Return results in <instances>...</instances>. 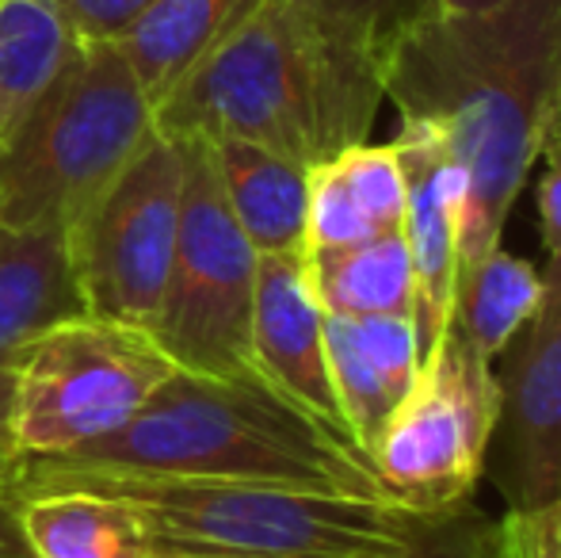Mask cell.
Instances as JSON below:
<instances>
[{
	"label": "cell",
	"mask_w": 561,
	"mask_h": 558,
	"mask_svg": "<svg viewBox=\"0 0 561 558\" xmlns=\"http://www.w3.org/2000/svg\"><path fill=\"white\" fill-rule=\"evenodd\" d=\"M77 46L61 0H0V146L50 96Z\"/></svg>",
	"instance_id": "19"
},
{
	"label": "cell",
	"mask_w": 561,
	"mask_h": 558,
	"mask_svg": "<svg viewBox=\"0 0 561 558\" xmlns=\"http://www.w3.org/2000/svg\"><path fill=\"white\" fill-rule=\"evenodd\" d=\"M0 558H31L23 544L20 521H15V490L0 486Z\"/></svg>",
	"instance_id": "28"
},
{
	"label": "cell",
	"mask_w": 561,
	"mask_h": 558,
	"mask_svg": "<svg viewBox=\"0 0 561 558\" xmlns=\"http://www.w3.org/2000/svg\"><path fill=\"white\" fill-rule=\"evenodd\" d=\"M184 207L153 341L180 372L210 379L260 375L252 364V303L260 253L226 203L215 157L203 138H184Z\"/></svg>",
	"instance_id": "7"
},
{
	"label": "cell",
	"mask_w": 561,
	"mask_h": 558,
	"mask_svg": "<svg viewBox=\"0 0 561 558\" xmlns=\"http://www.w3.org/2000/svg\"><path fill=\"white\" fill-rule=\"evenodd\" d=\"M23 486H96L141 513L153 555L203 558H390L424 513L378 498L267 482H184L138 475H20Z\"/></svg>",
	"instance_id": "4"
},
{
	"label": "cell",
	"mask_w": 561,
	"mask_h": 558,
	"mask_svg": "<svg viewBox=\"0 0 561 558\" xmlns=\"http://www.w3.org/2000/svg\"><path fill=\"white\" fill-rule=\"evenodd\" d=\"M256 4L260 0H153L118 38L149 107L157 112Z\"/></svg>",
	"instance_id": "18"
},
{
	"label": "cell",
	"mask_w": 561,
	"mask_h": 558,
	"mask_svg": "<svg viewBox=\"0 0 561 558\" xmlns=\"http://www.w3.org/2000/svg\"><path fill=\"white\" fill-rule=\"evenodd\" d=\"M382 92L462 172L458 276L501 246L539 157L561 153V0L432 12L390 38Z\"/></svg>",
	"instance_id": "1"
},
{
	"label": "cell",
	"mask_w": 561,
	"mask_h": 558,
	"mask_svg": "<svg viewBox=\"0 0 561 558\" xmlns=\"http://www.w3.org/2000/svg\"><path fill=\"white\" fill-rule=\"evenodd\" d=\"M15 521L31 558H153L138 509L96 486H23Z\"/></svg>",
	"instance_id": "16"
},
{
	"label": "cell",
	"mask_w": 561,
	"mask_h": 558,
	"mask_svg": "<svg viewBox=\"0 0 561 558\" xmlns=\"http://www.w3.org/2000/svg\"><path fill=\"white\" fill-rule=\"evenodd\" d=\"M306 272L329 318H413L416 310L413 257L401 230L347 249L310 253Z\"/></svg>",
	"instance_id": "20"
},
{
	"label": "cell",
	"mask_w": 561,
	"mask_h": 558,
	"mask_svg": "<svg viewBox=\"0 0 561 558\" xmlns=\"http://www.w3.org/2000/svg\"><path fill=\"white\" fill-rule=\"evenodd\" d=\"M539 218L542 246L550 257H561V153L547 157V172L539 180Z\"/></svg>",
	"instance_id": "27"
},
{
	"label": "cell",
	"mask_w": 561,
	"mask_h": 558,
	"mask_svg": "<svg viewBox=\"0 0 561 558\" xmlns=\"http://www.w3.org/2000/svg\"><path fill=\"white\" fill-rule=\"evenodd\" d=\"M180 207L184 149L153 135L69 234L89 314L153 329L176 253Z\"/></svg>",
	"instance_id": "9"
},
{
	"label": "cell",
	"mask_w": 561,
	"mask_h": 558,
	"mask_svg": "<svg viewBox=\"0 0 561 558\" xmlns=\"http://www.w3.org/2000/svg\"><path fill=\"white\" fill-rule=\"evenodd\" d=\"M386 46L321 0H260L153 112L157 135L241 138L313 164L363 146L382 107Z\"/></svg>",
	"instance_id": "2"
},
{
	"label": "cell",
	"mask_w": 561,
	"mask_h": 558,
	"mask_svg": "<svg viewBox=\"0 0 561 558\" xmlns=\"http://www.w3.org/2000/svg\"><path fill=\"white\" fill-rule=\"evenodd\" d=\"M390 558H508L501 539V516H489L473 501L424 513L413 539Z\"/></svg>",
	"instance_id": "22"
},
{
	"label": "cell",
	"mask_w": 561,
	"mask_h": 558,
	"mask_svg": "<svg viewBox=\"0 0 561 558\" xmlns=\"http://www.w3.org/2000/svg\"><path fill=\"white\" fill-rule=\"evenodd\" d=\"M508 367L496 375L501 413L489 440L485 475L508 501V513H531L561 501V257L542 269V298Z\"/></svg>",
	"instance_id": "10"
},
{
	"label": "cell",
	"mask_w": 561,
	"mask_h": 558,
	"mask_svg": "<svg viewBox=\"0 0 561 558\" xmlns=\"http://www.w3.org/2000/svg\"><path fill=\"white\" fill-rule=\"evenodd\" d=\"M325 356L340 418L347 436L367 447L393 418L413 379L421 372V344H416L413 318H329L325 314Z\"/></svg>",
	"instance_id": "13"
},
{
	"label": "cell",
	"mask_w": 561,
	"mask_h": 558,
	"mask_svg": "<svg viewBox=\"0 0 561 558\" xmlns=\"http://www.w3.org/2000/svg\"><path fill=\"white\" fill-rule=\"evenodd\" d=\"M138 475L184 482H267L386 501L367 455L344 432L295 406L264 375L210 379L172 372L126 429L61 459H27L20 475Z\"/></svg>",
	"instance_id": "3"
},
{
	"label": "cell",
	"mask_w": 561,
	"mask_h": 558,
	"mask_svg": "<svg viewBox=\"0 0 561 558\" xmlns=\"http://www.w3.org/2000/svg\"><path fill=\"white\" fill-rule=\"evenodd\" d=\"M501 413L493 364L473 356L470 344L444 329L405 402L382 424L367 463L386 501L413 513H436L470 501L485 475L489 440Z\"/></svg>",
	"instance_id": "8"
},
{
	"label": "cell",
	"mask_w": 561,
	"mask_h": 558,
	"mask_svg": "<svg viewBox=\"0 0 561 558\" xmlns=\"http://www.w3.org/2000/svg\"><path fill=\"white\" fill-rule=\"evenodd\" d=\"M153 0H61L81 43H118Z\"/></svg>",
	"instance_id": "24"
},
{
	"label": "cell",
	"mask_w": 561,
	"mask_h": 558,
	"mask_svg": "<svg viewBox=\"0 0 561 558\" xmlns=\"http://www.w3.org/2000/svg\"><path fill=\"white\" fill-rule=\"evenodd\" d=\"M252 364L279 395L347 436L325 356V310L313 295L306 257H260L256 303H252Z\"/></svg>",
	"instance_id": "12"
},
{
	"label": "cell",
	"mask_w": 561,
	"mask_h": 558,
	"mask_svg": "<svg viewBox=\"0 0 561 558\" xmlns=\"http://www.w3.org/2000/svg\"><path fill=\"white\" fill-rule=\"evenodd\" d=\"M405 180V218L401 238L413 257L416 310L413 329L421 360L444 337L455 314L458 283V215H462V172L450 164L444 141L432 127L401 119L398 138L390 141Z\"/></svg>",
	"instance_id": "11"
},
{
	"label": "cell",
	"mask_w": 561,
	"mask_h": 558,
	"mask_svg": "<svg viewBox=\"0 0 561 558\" xmlns=\"http://www.w3.org/2000/svg\"><path fill=\"white\" fill-rule=\"evenodd\" d=\"M226 203L260 257H306L310 169L241 138L207 141Z\"/></svg>",
	"instance_id": "17"
},
{
	"label": "cell",
	"mask_w": 561,
	"mask_h": 558,
	"mask_svg": "<svg viewBox=\"0 0 561 558\" xmlns=\"http://www.w3.org/2000/svg\"><path fill=\"white\" fill-rule=\"evenodd\" d=\"M321 4L347 15V20L359 23L363 31H370L382 46H390V38L398 35L405 23H413L416 15L432 12L436 0H321Z\"/></svg>",
	"instance_id": "25"
},
{
	"label": "cell",
	"mask_w": 561,
	"mask_h": 558,
	"mask_svg": "<svg viewBox=\"0 0 561 558\" xmlns=\"http://www.w3.org/2000/svg\"><path fill=\"white\" fill-rule=\"evenodd\" d=\"M176 364L149 329L81 314L15 364V452L61 459L126 429Z\"/></svg>",
	"instance_id": "6"
},
{
	"label": "cell",
	"mask_w": 561,
	"mask_h": 558,
	"mask_svg": "<svg viewBox=\"0 0 561 558\" xmlns=\"http://www.w3.org/2000/svg\"><path fill=\"white\" fill-rule=\"evenodd\" d=\"M405 218V180L393 146H352L310 169L306 257L398 234Z\"/></svg>",
	"instance_id": "15"
},
{
	"label": "cell",
	"mask_w": 561,
	"mask_h": 558,
	"mask_svg": "<svg viewBox=\"0 0 561 558\" xmlns=\"http://www.w3.org/2000/svg\"><path fill=\"white\" fill-rule=\"evenodd\" d=\"M493 4H501V0H436L439 12H481Z\"/></svg>",
	"instance_id": "29"
},
{
	"label": "cell",
	"mask_w": 561,
	"mask_h": 558,
	"mask_svg": "<svg viewBox=\"0 0 561 558\" xmlns=\"http://www.w3.org/2000/svg\"><path fill=\"white\" fill-rule=\"evenodd\" d=\"M157 135L118 43H81L61 81L0 146V223L73 234Z\"/></svg>",
	"instance_id": "5"
},
{
	"label": "cell",
	"mask_w": 561,
	"mask_h": 558,
	"mask_svg": "<svg viewBox=\"0 0 561 558\" xmlns=\"http://www.w3.org/2000/svg\"><path fill=\"white\" fill-rule=\"evenodd\" d=\"M81 314L89 306L69 234L0 223V364L15 367L38 337Z\"/></svg>",
	"instance_id": "14"
},
{
	"label": "cell",
	"mask_w": 561,
	"mask_h": 558,
	"mask_svg": "<svg viewBox=\"0 0 561 558\" xmlns=\"http://www.w3.org/2000/svg\"><path fill=\"white\" fill-rule=\"evenodd\" d=\"M20 467L15 452V367L0 364V486H12Z\"/></svg>",
	"instance_id": "26"
},
{
	"label": "cell",
	"mask_w": 561,
	"mask_h": 558,
	"mask_svg": "<svg viewBox=\"0 0 561 558\" xmlns=\"http://www.w3.org/2000/svg\"><path fill=\"white\" fill-rule=\"evenodd\" d=\"M501 539L508 558H561V501L531 513H504Z\"/></svg>",
	"instance_id": "23"
},
{
	"label": "cell",
	"mask_w": 561,
	"mask_h": 558,
	"mask_svg": "<svg viewBox=\"0 0 561 558\" xmlns=\"http://www.w3.org/2000/svg\"><path fill=\"white\" fill-rule=\"evenodd\" d=\"M153 558H203V555H153Z\"/></svg>",
	"instance_id": "30"
},
{
	"label": "cell",
	"mask_w": 561,
	"mask_h": 558,
	"mask_svg": "<svg viewBox=\"0 0 561 558\" xmlns=\"http://www.w3.org/2000/svg\"><path fill=\"white\" fill-rule=\"evenodd\" d=\"M542 298V272L496 246L481 264H473L455 283L450 329L470 344L473 356L493 364L531 321Z\"/></svg>",
	"instance_id": "21"
}]
</instances>
